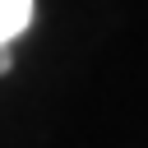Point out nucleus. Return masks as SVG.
<instances>
[{
	"instance_id": "obj_1",
	"label": "nucleus",
	"mask_w": 148,
	"mask_h": 148,
	"mask_svg": "<svg viewBox=\"0 0 148 148\" xmlns=\"http://www.w3.org/2000/svg\"><path fill=\"white\" fill-rule=\"evenodd\" d=\"M28 14H32V0H0V46L28 28Z\"/></svg>"
},
{
	"instance_id": "obj_2",
	"label": "nucleus",
	"mask_w": 148,
	"mask_h": 148,
	"mask_svg": "<svg viewBox=\"0 0 148 148\" xmlns=\"http://www.w3.org/2000/svg\"><path fill=\"white\" fill-rule=\"evenodd\" d=\"M5 69H9V51L0 46V74H5Z\"/></svg>"
}]
</instances>
